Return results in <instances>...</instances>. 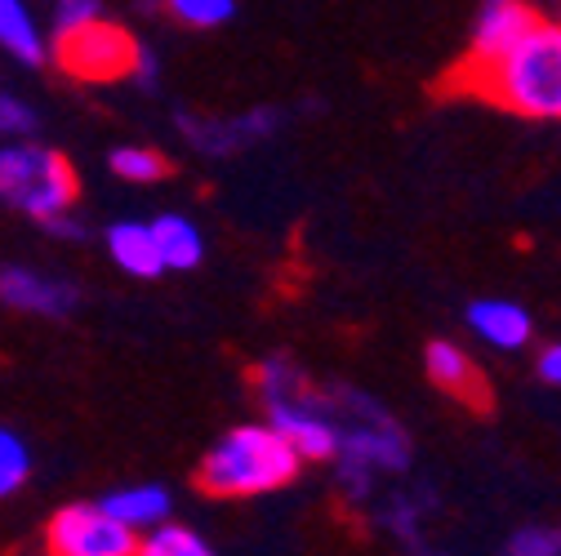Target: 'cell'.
I'll list each match as a JSON object with an SVG mask.
<instances>
[{
  "label": "cell",
  "instance_id": "d4e9b609",
  "mask_svg": "<svg viewBox=\"0 0 561 556\" xmlns=\"http://www.w3.org/2000/svg\"><path fill=\"white\" fill-rule=\"evenodd\" d=\"M419 556H428V552H419Z\"/></svg>",
  "mask_w": 561,
  "mask_h": 556
},
{
  "label": "cell",
  "instance_id": "ba28073f",
  "mask_svg": "<svg viewBox=\"0 0 561 556\" xmlns=\"http://www.w3.org/2000/svg\"><path fill=\"white\" fill-rule=\"evenodd\" d=\"M0 303L10 312H23V316H72L77 303H81V290L62 276H45L36 267H0Z\"/></svg>",
  "mask_w": 561,
  "mask_h": 556
},
{
  "label": "cell",
  "instance_id": "d6986e66",
  "mask_svg": "<svg viewBox=\"0 0 561 556\" xmlns=\"http://www.w3.org/2000/svg\"><path fill=\"white\" fill-rule=\"evenodd\" d=\"M157 5L183 23V27H224L232 14H237V0H157Z\"/></svg>",
  "mask_w": 561,
  "mask_h": 556
},
{
  "label": "cell",
  "instance_id": "4fadbf2b",
  "mask_svg": "<svg viewBox=\"0 0 561 556\" xmlns=\"http://www.w3.org/2000/svg\"><path fill=\"white\" fill-rule=\"evenodd\" d=\"M103 508H107L121 525H129L134 534H144V530L170 521L174 495L165 490V485H157V480H144V485H121V490H112V495L103 499Z\"/></svg>",
  "mask_w": 561,
  "mask_h": 556
},
{
  "label": "cell",
  "instance_id": "7a4b0ae2",
  "mask_svg": "<svg viewBox=\"0 0 561 556\" xmlns=\"http://www.w3.org/2000/svg\"><path fill=\"white\" fill-rule=\"evenodd\" d=\"M321 401H325L334 432H339L334 459H339V485L347 499L366 503L383 476L410 472V463H414L410 437L375 396H366L362 387L330 383V387H321Z\"/></svg>",
  "mask_w": 561,
  "mask_h": 556
},
{
  "label": "cell",
  "instance_id": "603a6c76",
  "mask_svg": "<svg viewBox=\"0 0 561 556\" xmlns=\"http://www.w3.org/2000/svg\"><path fill=\"white\" fill-rule=\"evenodd\" d=\"M129 81H134V85H144V90H157V81H161V62H157V54H152L148 45H138V49H134Z\"/></svg>",
  "mask_w": 561,
  "mask_h": 556
},
{
  "label": "cell",
  "instance_id": "5bb4252c",
  "mask_svg": "<svg viewBox=\"0 0 561 556\" xmlns=\"http://www.w3.org/2000/svg\"><path fill=\"white\" fill-rule=\"evenodd\" d=\"M148 223H152V241L165 271H192L205 258V236L187 215H157Z\"/></svg>",
  "mask_w": 561,
  "mask_h": 556
},
{
  "label": "cell",
  "instance_id": "cb8c5ba5",
  "mask_svg": "<svg viewBox=\"0 0 561 556\" xmlns=\"http://www.w3.org/2000/svg\"><path fill=\"white\" fill-rule=\"evenodd\" d=\"M535 370H539V379H543V383L561 387V338L543 347V352H539V361H535Z\"/></svg>",
  "mask_w": 561,
  "mask_h": 556
},
{
  "label": "cell",
  "instance_id": "2e32d148",
  "mask_svg": "<svg viewBox=\"0 0 561 556\" xmlns=\"http://www.w3.org/2000/svg\"><path fill=\"white\" fill-rule=\"evenodd\" d=\"M134 556H219V547H209V538L196 534L192 525L161 521V525H152V530L138 534Z\"/></svg>",
  "mask_w": 561,
  "mask_h": 556
},
{
  "label": "cell",
  "instance_id": "5b68a950",
  "mask_svg": "<svg viewBox=\"0 0 561 556\" xmlns=\"http://www.w3.org/2000/svg\"><path fill=\"white\" fill-rule=\"evenodd\" d=\"M134 49L138 40L107 23V19H94L85 27H72L62 32L58 45H54V58L58 67L72 81H85V85H116V81H129V67H134Z\"/></svg>",
  "mask_w": 561,
  "mask_h": 556
},
{
  "label": "cell",
  "instance_id": "7c38bea8",
  "mask_svg": "<svg viewBox=\"0 0 561 556\" xmlns=\"http://www.w3.org/2000/svg\"><path fill=\"white\" fill-rule=\"evenodd\" d=\"M107 254L125 276H138V281L165 276V263H161L157 241H152V223H144V219H116L107 228Z\"/></svg>",
  "mask_w": 561,
  "mask_h": 556
},
{
  "label": "cell",
  "instance_id": "9a60e30c",
  "mask_svg": "<svg viewBox=\"0 0 561 556\" xmlns=\"http://www.w3.org/2000/svg\"><path fill=\"white\" fill-rule=\"evenodd\" d=\"M0 49L14 54V58L27 62V67H41V62L49 58L45 32H41V23L32 19L27 0H0Z\"/></svg>",
  "mask_w": 561,
  "mask_h": 556
},
{
  "label": "cell",
  "instance_id": "9c48e42d",
  "mask_svg": "<svg viewBox=\"0 0 561 556\" xmlns=\"http://www.w3.org/2000/svg\"><path fill=\"white\" fill-rule=\"evenodd\" d=\"M276 112H250V116H183V138L196 152L232 157L237 148H254L276 129Z\"/></svg>",
  "mask_w": 561,
  "mask_h": 556
},
{
  "label": "cell",
  "instance_id": "7402d4cb",
  "mask_svg": "<svg viewBox=\"0 0 561 556\" xmlns=\"http://www.w3.org/2000/svg\"><path fill=\"white\" fill-rule=\"evenodd\" d=\"M36 129V107L23 103L19 94H10L0 85V138H14V134H32Z\"/></svg>",
  "mask_w": 561,
  "mask_h": 556
},
{
  "label": "cell",
  "instance_id": "8fae6325",
  "mask_svg": "<svg viewBox=\"0 0 561 556\" xmlns=\"http://www.w3.org/2000/svg\"><path fill=\"white\" fill-rule=\"evenodd\" d=\"M424 370H428V379H433L442 392H450V396H459V401H468V405H477V409L490 401V387H485V379H481L477 361L463 352L459 343H450V338L428 343V352H424Z\"/></svg>",
  "mask_w": 561,
  "mask_h": 556
},
{
  "label": "cell",
  "instance_id": "ffe728a7",
  "mask_svg": "<svg viewBox=\"0 0 561 556\" xmlns=\"http://www.w3.org/2000/svg\"><path fill=\"white\" fill-rule=\"evenodd\" d=\"M508 556H561V530L552 525H522L508 534Z\"/></svg>",
  "mask_w": 561,
  "mask_h": 556
},
{
  "label": "cell",
  "instance_id": "ac0fdd59",
  "mask_svg": "<svg viewBox=\"0 0 561 556\" xmlns=\"http://www.w3.org/2000/svg\"><path fill=\"white\" fill-rule=\"evenodd\" d=\"M27 476H32V450H27V441L19 432H10V428H0V499L19 495L23 485H27Z\"/></svg>",
  "mask_w": 561,
  "mask_h": 556
},
{
  "label": "cell",
  "instance_id": "6da1fadb",
  "mask_svg": "<svg viewBox=\"0 0 561 556\" xmlns=\"http://www.w3.org/2000/svg\"><path fill=\"white\" fill-rule=\"evenodd\" d=\"M450 85L522 120H561V19H535L495 62Z\"/></svg>",
  "mask_w": 561,
  "mask_h": 556
},
{
  "label": "cell",
  "instance_id": "e0dca14e",
  "mask_svg": "<svg viewBox=\"0 0 561 556\" xmlns=\"http://www.w3.org/2000/svg\"><path fill=\"white\" fill-rule=\"evenodd\" d=\"M107 170L121 183H161L170 174V161L157 148H112Z\"/></svg>",
  "mask_w": 561,
  "mask_h": 556
},
{
  "label": "cell",
  "instance_id": "8992f818",
  "mask_svg": "<svg viewBox=\"0 0 561 556\" xmlns=\"http://www.w3.org/2000/svg\"><path fill=\"white\" fill-rule=\"evenodd\" d=\"M138 534L103 503H67L45 521V556H134Z\"/></svg>",
  "mask_w": 561,
  "mask_h": 556
},
{
  "label": "cell",
  "instance_id": "277c9868",
  "mask_svg": "<svg viewBox=\"0 0 561 556\" xmlns=\"http://www.w3.org/2000/svg\"><path fill=\"white\" fill-rule=\"evenodd\" d=\"M81 196L77 165L45 143H5L0 148V205L27 215L32 223H49L72 215Z\"/></svg>",
  "mask_w": 561,
  "mask_h": 556
},
{
  "label": "cell",
  "instance_id": "44dd1931",
  "mask_svg": "<svg viewBox=\"0 0 561 556\" xmlns=\"http://www.w3.org/2000/svg\"><path fill=\"white\" fill-rule=\"evenodd\" d=\"M103 19V0H54L49 5V23H54V36L72 32V27H85Z\"/></svg>",
  "mask_w": 561,
  "mask_h": 556
},
{
  "label": "cell",
  "instance_id": "30bf717a",
  "mask_svg": "<svg viewBox=\"0 0 561 556\" xmlns=\"http://www.w3.org/2000/svg\"><path fill=\"white\" fill-rule=\"evenodd\" d=\"M463 321L485 347H495V352H522L535 338V316L517 299H472Z\"/></svg>",
  "mask_w": 561,
  "mask_h": 556
},
{
  "label": "cell",
  "instance_id": "3957f363",
  "mask_svg": "<svg viewBox=\"0 0 561 556\" xmlns=\"http://www.w3.org/2000/svg\"><path fill=\"white\" fill-rule=\"evenodd\" d=\"M304 459L267 419L237 424L205 450L196 467V485L209 499H259L272 490H286L299 476Z\"/></svg>",
  "mask_w": 561,
  "mask_h": 556
},
{
  "label": "cell",
  "instance_id": "52a82bcc",
  "mask_svg": "<svg viewBox=\"0 0 561 556\" xmlns=\"http://www.w3.org/2000/svg\"><path fill=\"white\" fill-rule=\"evenodd\" d=\"M535 19H539V14H535V5H526V0H481V14H477V23H472L468 49H463V58L455 62L450 81L477 72V67H485V62H495Z\"/></svg>",
  "mask_w": 561,
  "mask_h": 556
}]
</instances>
